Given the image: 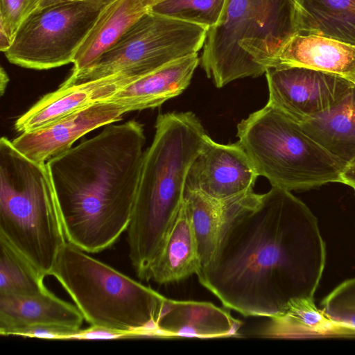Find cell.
Returning a JSON list of instances; mask_svg holds the SVG:
<instances>
[{
  "instance_id": "obj_23",
  "label": "cell",
  "mask_w": 355,
  "mask_h": 355,
  "mask_svg": "<svg viewBox=\"0 0 355 355\" xmlns=\"http://www.w3.org/2000/svg\"><path fill=\"white\" fill-rule=\"evenodd\" d=\"M297 33L355 46V0H294Z\"/></svg>"
},
{
  "instance_id": "obj_21",
  "label": "cell",
  "mask_w": 355,
  "mask_h": 355,
  "mask_svg": "<svg viewBox=\"0 0 355 355\" xmlns=\"http://www.w3.org/2000/svg\"><path fill=\"white\" fill-rule=\"evenodd\" d=\"M300 124L308 135L347 165L355 158V85L338 103Z\"/></svg>"
},
{
  "instance_id": "obj_32",
  "label": "cell",
  "mask_w": 355,
  "mask_h": 355,
  "mask_svg": "<svg viewBox=\"0 0 355 355\" xmlns=\"http://www.w3.org/2000/svg\"><path fill=\"white\" fill-rule=\"evenodd\" d=\"M9 82V77L3 69V67H1L0 69V93L1 96L5 92V90L7 87L8 83Z\"/></svg>"
},
{
  "instance_id": "obj_5",
  "label": "cell",
  "mask_w": 355,
  "mask_h": 355,
  "mask_svg": "<svg viewBox=\"0 0 355 355\" xmlns=\"http://www.w3.org/2000/svg\"><path fill=\"white\" fill-rule=\"evenodd\" d=\"M296 33L294 0H228L219 22L207 30L200 66L218 88L260 76Z\"/></svg>"
},
{
  "instance_id": "obj_15",
  "label": "cell",
  "mask_w": 355,
  "mask_h": 355,
  "mask_svg": "<svg viewBox=\"0 0 355 355\" xmlns=\"http://www.w3.org/2000/svg\"><path fill=\"white\" fill-rule=\"evenodd\" d=\"M242 321L209 302L166 297L156 338H214L236 336Z\"/></svg>"
},
{
  "instance_id": "obj_1",
  "label": "cell",
  "mask_w": 355,
  "mask_h": 355,
  "mask_svg": "<svg viewBox=\"0 0 355 355\" xmlns=\"http://www.w3.org/2000/svg\"><path fill=\"white\" fill-rule=\"evenodd\" d=\"M326 257L316 216L290 191L272 187L231 226L197 276L225 307L270 318L314 300Z\"/></svg>"
},
{
  "instance_id": "obj_29",
  "label": "cell",
  "mask_w": 355,
  "mask_h": 355,
  "mask_svg": "<svg viewBox=\"0 0 355 355\" xmlns=\"http://www.w3.org/2000/svg\"><path fill=\"white\" fill-rule=\"evenodd\" d=\"M139 338L137 333L121 331L107 328L91 326L86 329H80L74 339H119Z\"/></svg>"
},
{
  "instance_id": "obj_17",
  "label": "cell",
  "mask_w": 355,
  "mask_h": 355,
  "mask_svg": "<svg viewBox=\"0 0 355 355\" xmlns=\"http://www.w3.org/2000/svg\"><path fill=\"white\" fill-rule=\"evenodd\" d=\"M289 67L334 74L355 85V46L315 35L296 33L282 46L272 66Z\"/></svg>"
},
{
  "instance_id": "obj_8",
  "label": "cell",
  "mask_w": 355,
  "mask_h": 355,
  "mask_svg": "<svg viewBox=\"0 0 355 355\" xmlns=\"http://www.w3.org/2000/svg\"><path fill=\"white\" fill-rule=\"evenodd\" d=\"M207 30L150 10L92 64L71 73L62 85L117 73L141 78L171 62L198 53L202 49Z\"/></svg>"
},
{
  "instance_id": "obj_14",
  "label": "cell",
  "mask_w": 355,
  "mask_h": 355,
  "mask_svg": "<svg viewBox=\"0 0 355 355\" xmlns=\"http://www.w3.org/2000/svg\"><path fill=\"white\" fill-rule=\"evenodd\" d=\"M261 198V194L254 191L226 199L214 198L197 191H185L184 202L195 232L201 270L212 263L231 226L254 207Z\"/></svg>"
},
{
  "instance_id": "obj_27",
  "label": "cell",
  "mask_w": 355,
  "mask_h": 355,
  "mask_svg": "<svg viewBox=\"0 0 355 355\" xmlns=\"http://www.w3.org/2000/svg\"><path fill=\"white\" fill-rule=\"evenodd\" d=\"M42 0H1L0 27L12 42L24 21L40 8Z\"/></svg>"
},
{
  "instance_id": "obj_35",
  "label": "cell",
  "mask_w": 355,
  "mask_h": 355,
  "mask_svg": "<svg viewBox=\"0 0 355 355\" xmlns=\"http://www.w3.org/2000/svg\"><path fill=\"white\" fill-rule=\"evenodd\" d=\"M355 190V189H354Z\"/></svg>"
},
{
  "instance_id": "obj_25",
  "label": "cell",
  "mask_w": 355,
  "mask_h": 355,
  "mask_svg": "<svg viewBox=\"0 0 355 355\" xmlns=\"http://www.w3.org/2000/svg\"><path fill=\"white\" fill-rule=\"evenodd\" d=\"M228 0H163L151 11L207 28L220 20Z\"/></svg>"
},
{
  "instance_id": "obj_20",
  "label": "cell",
  "mask_w": 355,
  "mask_h": 355,
  "mask_svg": "<svg viewBox=\"0 0 355 355\" xmlns=\"http://www.w3.org/2000/svg\"><path fill=\"white\" fill-rule=\"evenodd\" d=\"M153 7L151 0H112L99 15L79 46L71 73L92 64Z\"/></svg>"
},
{
  "instance_id": "obj_16",
  "label": "cell",
  "mask_w": 355,
  "mask_h": 355,
  "mask_svg": "<svg viewBox=\"0 0 355 355\" xmlns=\"http://www.w3.org/2000/svg\"><path fill=\"white\" fill-rule=\"evenodd\" d=\"M199 64L198 53L175 60L138 78L104 101L120 105L125 112L156 107L187 88Z\"/></svg>"
},
{
  "instance_id": "obj_19",
  "label": "cell",
  "mask_w": 355,
  "mask_h": 355,
  "mask_svg": "<svg viewBox=\"0 0 355 355\" xmlns=\"http://www.w3.org/2000/svg\"><path fill=\"white\" fill-rule=\"evenodd\" d=\"M195 232L184 202L166 234L148 273V281L177 283L201 270Z\"/></svg>"
},
{
  "instance_id": "obj_4",
  "label": "cell",
  "mask_w": 355,
  "mask_h": 355,
  "mask_svg": "<svg viewBox=\"0 0 355 355\" xmlns=\"http://www.w3.org/2000/svg\"><path fill=\"white\" fill-rule=\"evenodd\" d=\"M0 235L44 277L67 241L46 163L0 139Z\"/></svg>"
},
{
  "instance_id": "obj_22",
  "label": "cell",
  "mask_w": 355,
  "mask_h": 355,
  "mask_svg": "<svg viewBox=\"0 0 355 355\" xmlns=\"http://www.w3.org/2000/svg\"><path fill=\"white\" fill-rule=\"evenodd\" d=\"M252 335L270 338L355 336V331L336 324L315 306L314 300H300L283 313L268 318Z\"/></svg>"
},
{
  "instance_id": "obj_26",
  "label": "cell",
  "mask_w": 355,
  "mask_h": 355,
  "mask_svg": "<svg viewBox=\"0 0 355 355\" xmlns=\"http://www.w3.org/2000/svg\"><path fill=\"white\" fill-rule=\"evenodd\" d=\"M321 305L324 314L331 321L355 331V277L337 286Z\"/></svg>"
},
{
  "instance_id": "obj_12",
  "label": "cell",
  "mask_w": 355,
  "mask_h": 355,
  "mask_svg": "<svg viewBox=\"0 0 355 355\" xmlns=\"http://www.w3.org/2000/svg\"><path fill=\"white\" fill-rule=\"evenodd\" d=\"M125 113L117 103L100 101L42 128L21 132L12 142L26 157L46 163L88 132L120 121Z\"/></svg>"
},
{
  "instance_id": "obj_10",
  "label": "cell",
  "mask_w": 355,
  "mask_h": 355,
  "mask_svg": "<svg viewBox=\"0 0 355 355\" xmlns=\"http://www.w3.org/2000/svg\"><path fill=\"white\" fill-rule=\"evenodd\" d=\"M267 104L302 123L338 103L355 85L338 76L297 67L266 71Z\"/></svg>"
},
{
  "instance_id": "obj_6",
  "label": "cell",
  "mask_w": 355,
  "mask_h": 355,
  "mask_svg": "<svg viewBox=\"0 0 355 355\" xmlns=\"http://www.w3.org/2000/svg\"><path fill=\"white\" fill-rule=\"evenodd\" d=\"M67 241L51 271L91 325L155 337L166 297Z\"/></svg>"
},
{
  "instance_id": "obj_7",
  "label": "cell",
  "mask_w": 355,
  "mask_h": 355,
  "mask_svg": "<svg viewBox=\"0 0 355 355\" xmlns=\"http://www.w3.org/2000/svg\"><path fill=\"white\" fill-rule=\"evenodd\" d=\"M238 142L272 187L309 190L341 182L346 164L308 135L301 124L266 104L237 125Z\"/></svg>"
},
{
  "instance_id": "obj_11",
  "label": "cell",
  "mask_w": 355,
  "mask_h": 355,
  "mask_svg": "<svg viewBox=\"0 0 355 355\" xmlns=\"http://www.w3.org/2000/svg\"><path fill=\"white\" fill-rule=\"evenodd\" d=\"M259 175L239 142L222 144L207 135L191 164L185 191L226 199L253 191Z\"/></svg>"
},
{
  "instance_id": "obj_9",
  "label": "cell",
  "mask_w": 355,
  "mask_h": 355,
  "mask_svg": "<svg viewBox=\"0 0 355 355\" xmlns=\"http://www.w3.org/2000/svg\"><path fill=\"white\" fill-rule=\"evenodd\" d=\"M112 1L66 2L39 8L21 25L5 56L12 64L35 70L73 63L79 46Z\"/></svg>"
},
{
  "instance_id": "obj_3",
  "label": "cell",
  "mask_w": 355,
  "mask_h": 355,
  "mask_svg": "<svg viewBox=\"0 0 355 355\" xmlns=\"http://www.w3.org/2000/svg\"><path fill=\"white\" fill-rule=\"evenodd\" d=\"M145 150L131 220L129 258L137 276L148 281L150 266L183 203L189 168L207 135L191 112L159 114Z\"/></svg>"
},
{
  "instance_id": "obj_2",
  "label": "cell",
  "mask_w": 355,
  "mask_h": 355,
  "mask_svg": "<svg viewBox=\"0 0 355 355\" xmlns=\"http://www.w3.org/2000/svg\"><path fill=\"white\" fill-rule=\"evenodd\" d=\"M145 141L139 122L111 123L46 162L68 242L97 253L127 230Z\"/></svg>"
},
{
  "instance_id": "obj_30",
  "label": "cell",
  "mask_w": 355,
  "mask_h": 355,
  "mask_svg": "<svg viewBox=\"0 0 355 355\" xmlns=\"http://www.w3.org/2000/svg\"><path fill=\"white\" fill-rule=\"evenodd\" d=\"M341 183L355 189V158L345 166L341 175Z\"/></svg>"
},
{
  "instance_id": "obj_18",
  "label": "cell",
  "mask_w": 355,
  "mask_h": 355,
  "mask_svg": "<svg viewBox=\"0 0 355 355\" xmlns=\"http://www.w3.org/2000/svg\"><path fill=\"white\" fill-rule=\"evenodd\" d=\"M84 317L77 306L50 291L35 296L0 295V334L10 336L32 325H55L80 329Z\"/></svg>"
},
{
  "instance_id": "obj_34",
  "label": "cell",
  "mask_w": 355,
  "mask_h": 355,
  "mask_svg": "<svg viewBox=\"0 0 355 355\" xmlns=\"http://www.w3.org/2000/svg\"><path fill=\"white\" fill-rule=\"evenodd\" d=\"M163 0H152L153 3H154V6L157 4L158 3L161 2Z\"/></svg>"
},
{
  "instance_id": "obj_28",
  "label": "cell",
  "mask_w": 355,
  "mask_h": 355,
  "mask_svg": "<svg viewBox=\"0 0 355 355\" xmlns=\"http://www.w3.org/2000/svg\"><path fill=\"white\" fill-rule=\"evenodd\" d=\"M80 329L55 326V325H32L15 330L11 335L43 339H74Z\"/></svg>"
},
{
  "instance_id": "obj_13",
  "label": "cell",
  "mask_w": 355,
  "mask_h": 355,
  "mask_svg": "<svg viewBox=\"0 0 355 355\" xmlns=\"http://www.w3.org/2000/svg\"><path fill=\"white\" fill-rule=\"evenodd\" d=\"M139 78L117 73L83 83L61 85L40 98L15 121L18 132L47 126L96 103L105 101Z\"/></svg>"
},
{
  "instance_id": "obj_24",
  "label": "cell",
  "mask_w": 355,
  "mask_h": 355,
  "mask_svg": "<svg viewBox=\"0 0 355 355\" xmlns=\"http://www.w3.org/2000/svg\"><path fill=\"white\" fill-rule=\"evenodd\" d=\"M44 277L0 235V295L35 296L49 290Z\"/></svg>"
},
{
  "instance_id": "obj_31",
  "label": "cell",
  "mask_w": 355,
  "mask_h": 355,
  "mask_svg": "<svg viewBox=\"0 0 355 355\" xmlns=\"http://www.w3.org/2000/svg\"><path fill=\"white\" fill-rule=\"evenodd\" d=\"M11 45L12 42L4 30L0 27V50L4 53L10 47Z\"/></svg>"
},
{
  "instance_id": "obj_33",
  "label": "cell",
  "mask_w": 355,
  "mask_h": 355,
  "mask_svg": "<svg viewBox=\"0 0 355 355\" xmlns=\"http://www.w3.org/2000/svg\"><path fill=\"white\" fill-rule=\"evenodd\" d=\"M92 0H42L40 4V8L47 7L54 4H58L66 2H74V1H87Z\"/></svg>"
}]
</instances>
